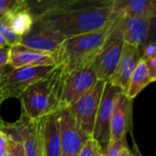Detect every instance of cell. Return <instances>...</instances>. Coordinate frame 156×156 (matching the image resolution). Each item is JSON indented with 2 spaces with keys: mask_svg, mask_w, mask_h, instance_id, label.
Segmentation results:
<instances>
[{
  "mask_svg": "<svg viewBox=\"0 0 156 156\" xmlns=\"http://www.w3.org/2000/svg\"><path fill=\"white\" fill-rule=\"evenodd\" d=\"M120 14L111 5L86 1L34 18V24L64 36L66 38L111 27Z\"/></svg>",
  "mask_w": 156,
  "mask_h": 156,
  "instance_id": "obj_1",
  "label": "cell"
},
{
  "mask_svg": "<svg viewBox=\"0 0 156 156\" xmlns=\"http://www.w3.org/2000/svg\"><path fill=\"white\" fill-rule=\"evenodd\" d=\"M64 75L62 67L57 64L48 75L29 85L18 98L22 114L37 120L59 111Z\"/></svg>",
  "mask_w": 156,
  "mask_h": 156,
  "instance_id": "obj_2",
  "label": "cell"
},
{
  "mask_svg": "<svg viewBox=\"0 0 156 156\" xmlns=\"http://www.w3.org/2000/svg\"><path fill=\"white\" fill-rule=\"evenodd\" d=\"M114 23L101 30L67 37L55 56L56 63L65 73L91 65L108 40Z\"/></svg>",
  "mask_w": 156,
  "mask_h": 156,
  "instance_id": "obj_3",
  "label": "cell"
},
{
  "mask_svg": "<svg viewBox=\"0 0 156 156\" xmlns=\"http://www.w3.org/2000/svg\"><path fill=\"white\" fill-rule=\"evenodd\" d=\"M0 129L8 139L21 142L25 156H44L39 119L30 120L21 114L20 119L13 124L3 122Z\"/></svg>",
  "mask_w": 156,
  "mask_h": 156,
  "instance_id": "obj_4",
  "label": "cell"
},
{
  "mask_svg": "<svg viewBox=\"0 0 156 156\" xmlns=\"http://www.w3.org/2000/svg\"><path fill=\"white\" fill-rule=\"evenodd\" d=\"M154 18L141 16H120L114 23L110 38L121 39L123 43L136 46L139 48L148 40H154L155 24Z\"/></svg>",
  "mask_w": 156,
  "mask_h": 156,
  "instance_id": "obj_5",
  "label": "cell"
},
{
  "mask_svg": "<svg viewBox=\"0 0 156 156\" xmlns=\"http://www.w3.org/2000/svg\"><path fill=\"white\" fill-rule=\"evenodd\" d=\"M56 65L27 66L16 69H12L9 66L0 80V88L5 100L9 98L18 99L29 85L48 75Z\"/></svg>",
  "mask_w": 156,
  "mask_h": 156,
  "instance_id": "obj_6",
  "label": "cell"
},
{
  "mask_svg": "<svg viewBox=\"0 0 156 156\" xmlns=\"http://www.w3.org/2000/svg\"><path fill=\"white\" fill-rule=\"evenodd\" d=\"M105 83L102 80H98L88 92L69 107L80 129L89 136H92L95 119Z\"/></svg>",
  "mask_w": 156,
  "mask_h": 156,
  "instance_id": "obj_7",
  "label": "cell"
},
{
  "mask_svg": "<svg viewBox=\"0 0 156 156\" xmlns=\"http://www.w3.org/2000/svg\"><path fill=\"white\" fill-rule=\"evenodd\" d=\"M98 81L92 64L65 73L60 99L61 108H69L88 92Z\"/></svg>",
  "mask_w": 156,
  "mask_h": 156,
  "instance_id": "obj_8",
  "label": "cell"
},
{
  "mask_svg": "<svg viewBox=\"0 0 156 156\" xmlns=\"http://www.w3.org/2000/svg\"><path fill=\"white\" fill-rule=\"evenodd\" d=\"M58 127L61 156H78L91 136L80 129L69 108L58 111Z\"/></svg>",
  "mask_w": 156,
  "mask_h": 156,
  "instance_id": "obj_9",
  "label": "cell"
},
{
  "mask_svg": "<svg viewBox=\"0 0 156 156\" xmlns=\"http://www.w3.org/2000/svg\"><path fill=\"white\" fill-rule=\"evenodd\" d=\"M122 92V91L121 89L113 86L109 81L104 85L91 136L101 144V146L102 144L107 145L110 141L111 120L116 106L117 100Z\"/></svg>",
  "mask_w": 156,
  "mask_h": 156,
  "instance_id": "obj_10",
  "label": "cell"
},
{
  "mask_svg": "<svg viewBox=\"0 0 156 156\" xmlns=\"http://www.w3.org/2000/svg\"><path fill=\"white\" fill-rule=\"evenodd\" d=\"M123 47L121 39L108 38L92 62L98 80L108 82L115 72Z\"/></svg>",
  "mask_w": 156,
  "mask_h": 156,
  "instance_id": "obj_11",
  "label": "cell"
},
{
  "mask_svg": "<svg viewBox=\"0 0 156 156\" xmlns=\"http://www.w3.org/2000/svg\"><path fill=\"white\" fill-rule=\"evenodd\" d=\"M65 39L64 36L34 24L32 29L21 37L19 44L55 57Z\"/></svg>",
  "mask_w": 156,
  "mask_h": 156,
  "instance_id": "obj_12",
  "label": "cell"
},
{
  "mask_svg": "<svg viewBox=\"0 0 156 156\" xmlns=\"http://www.w3.org/2000/svg\"><path fill=\"white\" fill-rule=\"evenodd\" d=\"M133 101L122 92L117 100L116 106L111 120L110 140L119 141L126 139L128 133L133 129Z\"/></svg>",
  "mask_w": 156,
  "mask_h": 156,
  "instance_id": "obj_13",
  "label": "cell"
},
{
  "mask_svg": "<svg viewBox=\"0 0 156 156\" xmlns=\"http://www.w3.org/2000/svg\"><path fill=\"white\" fill-rule=\"evenodd\" d=\"M141 59L140 49L136 46L123 43L122 55L114 74L109 80L111 84L118 87L123 93L126 92L131 77Z\"/></svg>",
  "mask_w": 156,
  "mask_h": 156,
  "instance_id": "obj_14",
  "label": "cell"
},
{
  "mask_svg": "<svg viewBox=\"0 0 156 156\" xmlns=\"http://www.w3.org/2000/svg\"><path fill=\"white\" fill-rule=\"evenodd\" d=\"M56 64V58L51 54L35 50L20 44L9 47L8 65L12 69L27 66H45Z\"/></svg>",
  "mask_w": 156,
  "mask_h": 156,
  "instance_id": "obj_15",
  "label": "cell"
},
{
  "mask_svg": "<svg viewBox=\"0 0 156 156\" xmlns=\"http://www.w3.org/2000/svg\"><path fill=\"white\" fill-rule=\"evenodd\" d=\"M44 156H61L58 111L39 118Z\"/></svg>",
  "mask_w": 156,
  "mask_h": 156,
  "instance_id": "obj_16",
  "label": "cell"
},
{
  "mask_svg": "<svg viewBox=\"0 0 156 156\" xmlns=\"http://www.w3.org/2000/svg\"><path fill=\"white\" fill-rule=\"evenodd\" d=\"M156 0H122L114 3V7L122 16L155 17Z\"/></svg>",
  "mask_w": 156,
  "mask_h": 156,
  "instance_id": "obj_17",
  "label": "cell"
},
{
  "mask_svg": "<svg viewBox=\"0 0 156 156\" xmlns=\"http://www.w3.org/2000/svg\"><path fill=\"white\" fill-rule=\"evenodd\" d=\"M8 27L18 36L27 35L33 27L34 17L23 5H18L3 16Z\"/></svg>",
  "mask_w": 156,
  "mask_h": 156,
  "instance_id": "obj_18",
  "label": "cell"
},
{
  "mask_svg": "<svg viewBox=\"0 0 156 156\" xmlns=\"http://www.w3.org/2000/svg\"><path fill=\"white\" fill-rule=\"evenodd\" d=\"M86 1L88 0H23V5L35 18L44 14L81 4Z\"/></svg>",
  "mask_w": 156,
  "mask_h": 156,
  "instance_id": "obj_19",
  "label": "cell"
},
{
  "mask_svg": "<svg viewBox=\"0 0 156 156\" xmlns=\"http://www.w3.org/2000/svg\"><path fill=\"white\" fill-rule=\"evenodd\" d=\"M153 80L150 77L146 61L141 58L139 60L128 85L127 90L124 93L127 98L133 101L134 98L137 97V95L149 84L153 83Z\"/></svg>",
  "mask_w": 156,
  "mask_h": 156,
  "instance_id": "obj_20",
  "label": "cell"
},
{
  "mask_svg": "<svg viewBox=\"0 0 156 156\" xmlns=\"http://www.w3.org/2000/svg\"><path fill=\"white\" fill-rule=\"evenodd\" d=\"M0 35L4 37L8 47H13L20 43L21 37L16 34L7 25L4 16L0 17Z\"/></svg>",
  "mask_w": 156,
  "mask_h": 156,
  "instance_id": "obj_21",
  "label": "cell"
},
{
  "mask_svg": "<svg viewBox=\"0 0 156 156\" xmlns=\"http://www.w3.org/2000/svg\"><path fill=\"white\" fill-rule=\"evenodd\" d=\"M78 156H103V151L101 144L90 137L86 142Z\"/></svg>",
  "mask_w": 156,
  "mask_h": 156,
  "instance_id": "obj_22",
  "label": "cell"
},
{
  "mask_svg": "<svg viewBox=\"0 0 156 156\" xmlns=\"http://www.w3.org/2000/svg\"><path fill=\"white\" fill-rule=\"evenodd\" d=\"M126 145H127L126 139L119 140V141L110 140L106 145L105 152H103V156H121L122 148Z\"/></svg>",
  "mask_w": 156,
  "mask_h": 156,
  "instance_id": "obj_23",
  "label": "cell"
},
{
  "mask_svg": "<svg viewBox=\"0 0 156 156\" xmlns=\"http://www.w3.org/2000/svg\"><path fill=\"white\" fill-rule=\"evenodd\" d=\"M141 58L147 60L156 57V46L154 40H148L140 48Z\"/></svg>",
  "mask_w": 156,
  "mask_h": 156,
  "instance_id": "obj_24",
  "label": "cell"
},
{
  "mask_svg": "<svg viewBox=\"0 0 156 156\" xmlns=\"http://www.w3.org/2000/svg\"><path fill=\"white\" fill-rule=\"evenodd\" d=\"M21 5H23V0H0V17Z\"/></svg>",
  "mask_w": 156,
  "mask_h": 156,
  "instance_id": "obj_25",
  "label": "cell"
},
{
  "mask_svg": "<svg viewBox=\"0 0 156 156\" xmlns=\"http://www.w3.org/2000/svg\"><path fill=\"white\" fill-rule=\"evenodd\" d=\"M8 146H9V151L11 152L13 156H25L21 142L8 139Z\"/></svg>",
  "mask_w": 156,
  "mask_h": 156,
  "instance_id": "obj_26",
  "label": "cell"
},
{
  "mask_svg": "<svg viewBox=\"0 0 156 156\" xmlns=\"http://www.w3.org/2000/svg\"><path fill=\"white\" fill-rule=\"evenodd\" d=\"M9 47L0 48V70L5 69L8 66Z\"/></svg>",
  "mask_w": 156,
  "mask_h": 156,
  "instance_id": "obj_27",
  "label": "cell"
},
{
  "mask_svg": "<svg viewBox=\"0 0 156 156\" xmlns=\"http://www.w3.org/2000/svg\"><path fill=\"white\" fill-rule=\"evenodd\" d=\"M8 152V138L6 134L0 129V156H5Z\"/></svg>",
  "mask_w": 156,
  "mask_h": 156,
  "instance_id": "obj_28",
  "label": "cell"
},
{
  "mask_svg": "<svg viewBox=\"0 0 156 156\" xmlns=\"http://www.w3.org/2000/svg\"><path fill=\"white\" fill-rule=\"evenodd\" d=\"M145 61H146V65H147V69H148L150 77L153 80V81L154 82L156 80V57L152 58L150 59H147Z\"/></svg>",
  "mask_w": 156,
  "mask_h": 156,
  "instance_id": "obj_29",
  "label": "cell"
},
{
  "mask_svg": "<svg viewBox=\"0 0 156 156\" xmlns=\"http://www.w3.org/2000/svg\"><path fill=\"white\" fill-rule=\"evenodd\" d=\"M90 3H93V4H98V5H111V4H114L117 2H120L122 0H88Z\"/></svg>",
  "mask_w": 156,
  "mask_h": 156,
  "instance_id": "obj_30",
  "label": "cell"
},
{
  "mask_svg": "<svg viewBox=\"0 0 156 156\" xmlns=\"http://www.w3.org/2000/svg\"><path fill=\"white\" fill-rule=\"evenodd\" d=\"M121 156H134V153H133L129 148H128V145L124 146L122 150V153H121Z\"/></svg>",
  "mask_w": 156,
  "mask_h": 156,
  "instance_id": "obj_31",
  "label": "cell"
},
{
  "mask_svg": "<svg viewBox=\"0 0 156 156\" xmlns=\"http://www.w3.org/2000/svg\"><path fill=\"white\" fill-rule=\"evenodd\" d=\"M5 47H8V46L6 45V42L4 39V37L0 35V48H5Z\"/></svg>",
  "mask_w": 156,
  "mask_h": 156,
  "instance_id": "obj_32",
  "label": "cell"
},
{
  "mask_svg": "<svg viewBox=\"0 0 156 156\" xmlns=\"http://www.w3.org/2000/svg\"><path fill=\"white\" fill-rule=\"evenodd\" d=\"M5 101V97H4V95H3V92H2V90H1V88H0V106H1V104H2V102ZM3 122V121L1 120V118H0V124Z\"/></svg>",
  "mask_w": 156,
  "mask_h": 156,
  "instance_id": "obj_33",
  "label": "cell"
},
{
  "mask_svg": "<svg viewBox=\"0 0 156 156\" xmlns=\"http://www.w3.org/2000/svg\"><path fill=\"white\" fill-rule=\"evenodd\" d=\"M135 149H136V153L134 154V156H142L141 155V154L139 153V151H138V148H137V146L135 145Z\"/></svg>",
  "mask_w": 156,
  "mask_h": 156,
  "instance_id": "obj_34",
  "label": "cell"
},
{
  "mask_svg": "<svg viewBox=\"0 0 156 156\" xmlns=\"http://www.w3.org/2000/svg\"><path fill=\"white\" fill-rule=\"evenodd\" d=\"M5 156H13V155H12L11 152L9 151V152H8V153H7V154H5Z\"/></svg>",
  "mask_w": 156,
  "mask_h": 156,
  "instance_id": "obj_35",
  "label": "cell"
}]
</instances>
